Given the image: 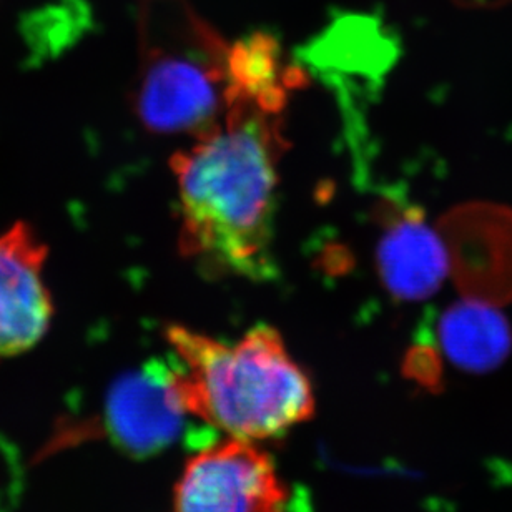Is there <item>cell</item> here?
Instances as JSON below:
<instances>
[{
    "label": "cell",
    "instance_id": "cell-1",
    "mask_svg": "<svg viewBox=\"0 0 512 512\" xmlns=\"http://www.w3.org/2000/svg\"><path fill=\"white\" fill-rule=\"evenodd\" d=\"M283 110L233 99L222 124L172 160L180 197V252L213 276L275 275Z\"/></svg>",
    "mask_w": 512,
    "mask_h": 512
},
{
    "label": "cell",
    "instance_id": "cell-2",
    "mask_svg": "<svg viewBox=\"0 0 512 512\" xmlns=\"http://www.w3.org/2000/svg\"><path fill=\"white\" fill-rule=\"evenodd\" d=\"M167 340L177 355L173 383L185 413L228 438H281L315 413L310 378L270 326H256L228 345L173 325Z\"/></svg>",
    "mask_w": 512,
    "mask_h": 512
},
{
    "label": "cell",
    "instance_id": "cell-3",
    "mask_svg": "<svg viewBox=\"0 0 512 512\" xmlns=\"http://www.w3.org/2000/svg\"><path fill=\"white\" fill-rule=\"evenodd\" d=\"M133 109L160 135L197 138L222 124L230 99V50L192 0H142Z\"/></svg>",
    "mask_w": 512,
    "mask_h": 512
},
{
    "label": "cell",
    "instance_id": "cell-4",
    "mask_svg": "<svg viewBox=\"0 0 512 512\" xmlns=\"http://www.w3.org/2000/svg\"><path fill=\"white\" fill-rule=\"evenodd\" d=\"M290 491L265 449L228 438L193 454L173 491L172 512H285Z\"/></svg>",
    "mask_w": 512,
    "mask_h": 512
},
{
    "label": "cell",
    "instance_id": "cell-5",
    "mask_svg": "<svg viewBox=\"0 0 512 512\" xmlns=\"http://www.w3.org/2000/svg\"><path fill=\"white\" fill-rule=\"evenodd\" d=\"M173 371L158 361L120 376L105 399L104 429L132 458H150L170 448L188 414L180 404Z\"/></svg>",
    "mask_w": 512,
    "mask_h": 512
},
{
    "label": "cell",
    "instance_id": "cell-6",
    "mask_svg": "<svg viewBox=\"0 0 512 512\" xmlns=\"http://www.w3.org/2000/svg\"><path fill=\"white\" fill-rule=\"evenodd\" d=\"M49 248L29 223L0 235V360L34 348L49 330L54 301L45 285Z\"/></svg>",
    "mask_w": 512,
    "mask_h": 512
},
{
    "label": "cell",
    "instance_id": "cell-7",
    "mask_svg": "<svg viewBox=\"0 0 512 512\" xmlns=\"http://www.w3.org/2000/svg\"><path fill=\"white\" fill-rule=\"evenodd\" d=\"M383 235L376 250L381 280L399 300L434 295L449 273V256L441 233L424 223L418 208L394 200L378 207Z\"/></svg>",
    "mask_w": 512,
    "mask_h": 512
},
{
    "label": "cell",
    "instance_id": "cell-8",
    "mask_svg": "<svg viewBox=\"0 0 512 512\" xmlns=\"http://www.w3.org/2000/svg\"><path fill=\"white\" fill-rule=\"evenodd\" d=\"M441 350L463 371L484 375L508 360L511 326L491 303L471 300L449 306L439 320Z\"/></svg>",
    "mask_w": 512,
    "mask_h": 512
},
{
    "label": "cell",
    "instance_id": "cell-9",
    "mask_svg": "<svg viewBox=\"0 0 512 512\" xmlns=\"http://www.w3.org/2000/svg\"><path fill=\"white\" fill-rule=\"evenodd\" d=\"M408 373L413 376L418 383L436 388L441 381V366H439L438 356L433 351L416 350L413 360L408 361Z\"/></svg>",
    "mask_w": 512,
    "mask_h": 512
}]
</instances>
